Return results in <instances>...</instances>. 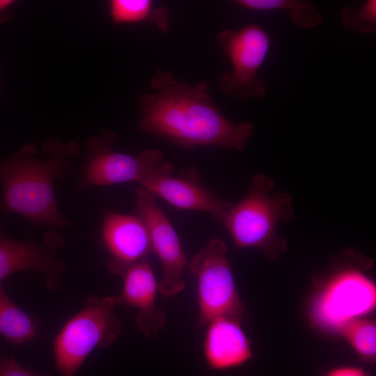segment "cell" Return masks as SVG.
Wrapping results in <instances>:
<instances>
[{
    "label": "cell",
    "instance_id": "9a60e30c",
    "mask_svg": "<svg viewBox=\"0 0 376 376\" xmlns=\"http://www.w3.org/2000/svg\"><path fill=\"white\" fill-rule=\"evenodd\" d=\"M39 323L15 304L0 283V334L14 345L33 340L39 333Z\"/></svg>",
    "mask_w": 376,
    "mask_h": 376
},
{
    "label": "cell",
    "instance_id": "4fadbf2b",
    "mask_svg": "<svg viewBox=\"0 0 376 376\" xmlns=\"http://www.w3.org/2000/svg\"><path fill=\"white\" fill-rule=\"evenodd\" d=\"M123 287L118 295L111 296L114 304L130 306L139 311L136 325L148 338L155 336L165 323V313L155 304L158 283L149 258L131 265L123 276Z\"/></svg>",
    "mask_w": 376,
    "mask_h": 376
},
{
    "label": "cell",
    "instance_id": "d6986e66",
    "mask_svg": "<svg viewBox=\"0 0 376 376\" xmlns=\"http://www.w3.org/2000/svg\"><path fill=\"white\" fill-rule=\"evenodd\" d=\"M343 24L364 33L376 31V1L368 0L360 8H344L340 13Z\"/></svg>",
    "mask_w": 376,
    "mask_h": 376
},
{
    "label": "cell",
    "instance_id": "277c9868",
    "mask_svg": "<svg viewBox=\"0 0 376 376\" xmlns=\"http://www.w3.org/2000/svg\"><path fill=\"white\" fill-rule=\"evenodd\" d=\"M116 306L111 296H90L64 324L54 341L55 366L62 376H75L94 349L115 341L120 331Z\"/></svg>",
    "mask_w": 376,
    "mask_h": 376
},
{
    "label": "cell",
    "instance_id": "5b68a950",
    "mask_svg": "<svg viewBox=\"0 0 376 376\" xmlns=\"http://www.w3.org/2000/svg\"><path fill=\"white\" fill-rule=\"evenodd\" d=\"M197 282L199 306L198 326L201 327L217 318L241 322L244 308L232 274L227 249L221 240H210L189 264Z\"/></svg>",
    "mask_w": 376,
    "mask_h": 376
},
{
    "label": "cell",
    "instance_id": "44dd1931",
    "mask_svg": "<svg viewBox=\"0 0 376 376\" xmlns=\"http://www.w3.org/2000/svg\"><path fill=\"white\" fill-rule=\"evenodd\" d=\"M324 376H369V375L361 368L340 366L330 370Z\"/></svg>",
    "mask_w": 376,
    "mask_h": 376
},
{
    "label": "cell",
    "instance_id": "9c48e42d",
    "mask_svg": "<svg viewBox=\"0 0 376 376\" xmlns=\"http://www.w3.org/2000/svg\"><path fill=\"white\" fill-rule=\"evenodd\" d=\"M135 214L148 229L152 253L158 257L162 267V278L158 290L165 297H172L185 286L182 278L187 265L185 253L172 224L157 205L155 196L139 187L136 189Z\"/></svg>",
    "mask_w": 376,
    "mask_h": 376
},
{
    "label": "cell",
    "instance_id": "52a82bcc",
    "mask_svg": "<svg viewBox=\"0 0 376 376\" xmlns=\"http://www.w3.org/2000/svg\"><path fill=\"white\" fill-rule=\"evenodd\" d=\"M216 40L233 65V70L224 72L218 80L221 91L240 101L263 97L267 84L258 71L269 48V33L253 23L237 31L224 30Z\"/></svg>",
    "mask_w": 376,
    "mask_h": 376
},
{
    "label": "cell",
    "instance_id": "e0dca14e",
    "mask_svg": "<svg viewBox=\"0 0 376 376\" xmlns=\"http://www.w3.org/2000/svg\"><path fill=\"white\" fill-rule=\"evenodd\" d=\"M234 3L253 10H285L290 13L292 22L304 29L318 26L323 21L322 15L315 5L302 0H236Z\"/></svg>",
    "mask_w": 376,
    "mask_h": 376
},
{
    "label": "cell",
    "instance_id": "8992f818",
    "mask_svg": "<svg viewBox=\"0 0 376 376\" xmlns=\"http://www.w3.org/2000/svg\"><path fill=\"white\" fill-rule=\"evenodd\" d=\"M312 302L315 324L340 334L350 322L372 312L376 306L373 281L359 267H342L324 282Z\"/></svg>",
    "mask_w": 376,
    "mask_h": 376
},
{
    "label": "cell",
    "instance_id": "30bf717a",
    "mask_svg": "<svg viewBox=\"0 0 376 376\" xmlns=\"http://www.w3.org/2000/svg\"><path fill=\"white\" fill-rule=\"evenodd\" d=\"M173 169L171 164L144 180L141 187L178 209L207 212L221 223L232 204L203 185L194 169L179 177L173 176Z\"/></svg>",
    "mask_w": 376,
    "mask_h": 376
},
{
    "label": "cell",
    "instance_id": "ba28073f",
    "mask_svg": "<svg viewBox=\"0 0 376 376\" xmlns=\"http://www.w3.org/2000/svg\"><path fill=\"white\" fill-rule=\"evenodd\" d=\"M116 138L113 132L104 131L87 141L86 157L77 185L78 193L90 185L107 186L132 181L140 184L170 164L156 149H147L135 155L114 150L111 146Z\"/></svg>",
    "mask_w": 376,
    "mask_h": 376
},
{
    "label": "cell",
    "instance_id": "5bb4252c",
    "mask_svg": "<svg viewBox=\"0 0 376 376\" xmlns=\"http://www.w3.org/2000/svg\"><path fill=\"white\" fill-rule=\"evenodd\" d=\"M203 352L207 366L215 370L239 367L252 356L250 340L240 322L225 318L208 324Z\"/></svg>",
    "mask_w": 376,
    "mask_h": 376
},
{
    "label": "cell",
    "instance_id": "7402d4cb",
    "mask_svg": "<svg viewBox=\"0 0 376 376\" xmlns=\"http://www.w3.org/2000/svg\"><path fill=\"white\" fill-rule=\"evenodd\" d=\"M15 3L14 0H0V24L9 19L10 10Z\"/></svg>",
    "mask_w": 376,
    "mask_h": 376
},
{
    "label": "cell",
    "instance_id": "3957f363",
    "mask_svg": "<svg viewBox=\"0 0 376 376\" xmlns=\"http://www.w3.org/2000/svg\"><path fill=\"white\" fill-rule=\"evenodd\" d=\"M273 189L271 178L255 175L246 196L232 204L221 221L237 246L257 248L270 258L286 249L285 240L276 233L279 222L293 217L291 196Z\"/></svg>",
    "mask_w": 376,
    "mask_h": 376
},
{
    "label": "cell",
    "instance_id": "7c38bea8",
    "mask_svg": "<svg viewBox=\"0 0 376 376\" xmlns=\"http://www.w3.org/2000/svg\"><path fill=\"white\" fill-rule=\"evenodd\" d=\"M63 242L64 237L54 232L46 233L43 244L40 245L32 240L13 239L0 231V283L13 273L31 270L46 274L48 283L54 285L65 269L55 257Z\"/></svg>",
    "mask_w": 376,
    "mask_h": 376
},
{
    "label": "cell",
    "instance_id": "ac0fdd59",
    "mask_svg": "<svg viewBox=\"0 0 376 376\" xmlns=\"http://www.w3.org/2000/svg\"><path fill=\"white\" fill-rule=\"evenodd\" d=\"M361 360L373 363L376 359V324L371 320L358 318L340 331Z\"/></svg>",
    "mask_w": 376,
    "mask_h": 376
},
{
    "label": "cell",
    "instance_id": "6da1fadb",
    "mask_svg": "<svg viewBox=\"0 0 376 376\" xmlns=\"http://www.w3.org/2000/svg\"><path fill=\"white\" fill-rule=\"evenodd\" d=\"M151 93L138 98L141 115L136 128L165 138L176 146H218L243 150L253 134L249 121L235 123L214 105L208 84L189 86L170 71L157 70L150 81Z\"/></svg>",
    "mask_w": 376,
    "mask_h": 376
},
{
    "label": "cell",
    "instance_id": "8fae6325",
    "mask_svg": "<svg viewBox=\"0 0 376 376\" xmlns=\"http://www.w3.org/2000/svg\"><path fill=\"white\" fill-rule=\"evenodd\" d=\"M101 238L109 258L107 267L114 275L123 276L126 270L152 253L146 224L136 214H124L111 210L104 213Z\"/></svg>",
    "mask_w": 376,
    "mask_h": 376
},
{
    "label": "cell",
    "instance_id": "7a4b0ae2",
    "mask_svg": "<svg viewBox=\"0 0 376 376\" xmlns=\"http://www.w3.org/2000/svg\"><path fill=\"white\" fill-rule=\"evenodd\" d=\"M43 150L48 157L37 158L36 146L27 143L0 160L1 209L21 215L33 224L52 228L70 226L71 221L58 208L54 183L73 173L68 159L78 153L79 144L50 139Z\"/></svg>",
    "mask_w": 376,
    "mask_h": 376
},
{
    "label": "cell",
    "instance_id": "ffe728a7",
    "mask_svg": "<svg viewBox=\"0 0 376 376\" xmlns=\"http://www.w3.org/2000/svg\"><path fill=\"white\" fill-rule=\"evenodd\" d=\"M0 376H48V374L31 370L20 365L14 357L0 351Z\"/></svg>",
    "mask_w": 376,
    "mask_h": 376
},
{
    "label": "cell",
    "instance_id": "2e32d148",
    "mask_svg": "<svg viewBox=\"0 0 376 376\" xmlns=\"http://www.w3.org/2000/svg\"><path fill=\"white\" fill-rule=\"evenodd\" d=\"M109 13L115 24L148 22L163 32L169 29L170 13L166 7L150 0H111Z\"/></svg>",
    "mask_w": 376,
    "mask_h": 376
}]
</instances>
